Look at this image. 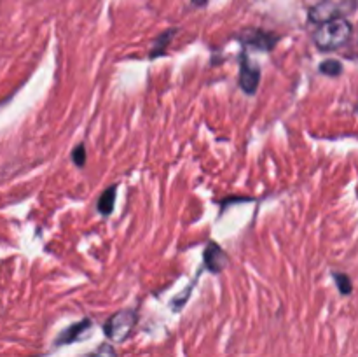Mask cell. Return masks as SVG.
I'll use <instances>...</instances> for the list:
<instances>
[{
    "label": "cell",
    "instance_id": "obj_1",
    "mask_svg": "<svg viewBox=\"0 0 358 357\" xmlns=\"http://www.w3.org/2000/svg\"><path fill=\"white\" fill-rule=\"evenodd\" d=\"M353 35V27L346 18H334L318 24L313 34V41L322 51H336L348 44Z\"/></svg>",
    "mask_w": 358,
    "mask_h": 357
},
{
    "label": "cell",
    "instance_id": "obj_2",
    "mask_svg": "<svg viewBox=\"0 0 358 357\" xmlns=\"http://www.w3.org/2000/svg\"><path fill=\"white\" fill-rule=\"evenodd\" d=\"M136 322H138V314L135 308H122L107 318L103 324V335L110 342L122 343L133 335Z\"/></svg>",
    "mask_w": 358,
    "mask_h": 357
},
{
    "label": "cell",
    "instance_id": "obj_3",
    "mask_svg": "<svg viewBox=\"0 0 358 357\" xmlns=\"http://www.w3.org/2000/svg\"><path fill=\"white\" fill-rule=\"evenodd\" d=\"M261 83V69L243 52L240 58V88L247 94H255Z\"/></svg>",
    "mask_w": 358,
    "mask_h": 357
},
{
    "label": "cell",
    "instance_id": "obj_4",
    "mask_svg": "<svg viewBox=\"0 0 358 357\" xmlns=\"http://www.w3.org/2000/svg\"><path fill=\"white\" fill-rule=\"evenodd\" d=\"M91 326V318H84V321L76 322V324L69 326L66 329H63L55 340V346H65V345H72V343L80 342L83 338H86L87 332H90Z\"/></svg>",
    "mask_w": 358,
    "mask_h": 357
},
{
    "label": "cell",
    "instance_id": "obj_5",
    "mask_svg": "<svg viewBox=\"0 0 358 357\" xmlns=\"http://www.w3.org/2000/svg\"><path fill=\"white\" fill-rule=\"evenodd\" d=\"M203 259H205V268L210 273L224 272V268L229 262L226 251L219 244H215V241H208L205 252H203Z\"/></svg>",
    "mask_w": 358,
    "mask_h": 357
},
{
    "label": "cell",
    "instance_id": "obj_6",
    "mask_svg": "<svg viewBox=\"0 0 358 357\" xmlns=\"http://www.w3.org/2000/svg\"><path fill=\"white\" fill-rule=\"evenodd\" d=\"M241 42L250 48L261 49V51H271L276 44V37L271 34H266L262 30H247L243 34Z\"/></svg>",
    "mask_w": 358,
    "mask_h": 357
},
{
    "label": "cell",
    "instance_id": "obj_7",
    "mask_svg": "<svg viewBox=\"0 0 358 357\" xmlns=\"http://www.w3.org/2000/svg\"><path fill=\"white\" fill-rule=\"evenodd\" d=\"M334 18H341V7L334 2L317 4V6L310 10V20L317 24L325 23V21L329 20H334Z\"/></svg>",
    "mask_w": 358,
    "mask_h": 357
},
{
    "label": "cell",
    "instance_id": "obj_8",
    "mask_svg": "<svg viewBox=\"0 0 358 357\" xmlns=\"http://www.w3.org/2000/svg\"><path fill=\"white\" fill-rule=\"evenodd\" d=\"M117 186H110L108 189H105L103 192H101V196L98 198V212L101 214V216H110L112 210H114L115 206V198H117Z\"/></svg>",
    "mask_w": 358,
    "mask_h": 357
},
{
    "label": "cell",
    "instance_id": "obj_9",
    "mask_svg": "<svg viewBox=\"0 0 358 357\" xmlns=\"http://www.w3.org/2000/svg\"><path fill=\"white\" fill-rule=\"evenodd\" d=\"M173 35H175V30H168V31H164L163 35H159V37L154 41L152 48H150L149 58L156 59L157 56H163L164 52H166V48H168V44L171 42V38H173Z\"/></svg>",
    "mask_w": 358,
    "mask_h": 357
},
{
    "label": "cell",
    "instance_id": "obj_10",
    "mask_svg": "<svg viewBox=\"0 0 358 357\" xmlns=\"http://www.w3.org/2000/svg\"><path fill=\"white\" fill-rule=\"evenodd\" d=\"M320 72L329 77H338L343 74V63L338 59H325L320 63Z\"/></svg>",
    "mask_w": 358,
    "mask_h": 357
},
{
    "label": "cell",
    "instance_id": "obj_11",
    "mask_svg": "<svg viewBox=\"0 0 358 357\" xmlns=\"http://www.w3.org/2000/svg\"><path fill=\"white\" fill-rule=\"evenodd\" d=\"M83 357H119V356L110 343H101V345H98L94 350L84 354Z\"/></svg>",
    "mask_w": 358,
    "mask_h": 357
},
{
    "label": "cell",
    "instance_id": "obj_12",
    "mask_svg": "<svg viewBox=\"0 0 358 357\" xmlns=\"http://www.w3.org/2000/svg\"><path fill=\"white\" fill-rule=\"evenodd\" d=\"M334 280H336V284H338L339 293H341L343 296H348V294H352L353 286H352V280H350L348 275H345V273H334Z\"/></svg>",
    "mask_w": 358,
    "mask_h": 357
},
{
    "label": "cell",
    "instance_id": "obj_13",
    "mask_svg": "<svg viewBox=\"0 0 358 357\" xmlns=\"http://www.w3.org/2000/svg\"><path fill=\"white\" fill-rule=\"evenodd\" d=\"M72 161L77 164L79 168H83L86 164V147L84 144H79V146L73 147L72 150Z\"/></svg>",
    "mask_w": 358,
    "mask_h": 357
},
{
    "label": "cell",
    "instance_id": "obj_14",
    "mask_svg": "<svg viewBox=\"0 0 358 357\" xmlns=\"http://www.w3.org/2000/svg\"><path fill=\"white\" fill-rule=\"evenodd\" d=\"M192 2H194L196 6H205V4H206V0H192Z\"/></svg>",
    "mask_w": 358,
    "mask_h": 357
}]
</instances>
